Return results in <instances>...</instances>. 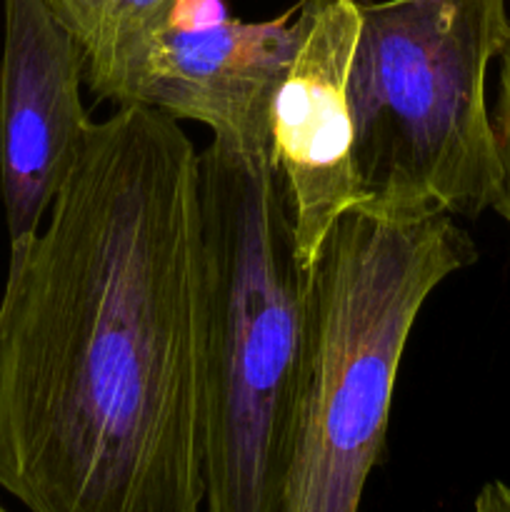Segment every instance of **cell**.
<instances>
[{
	"mask_svg": "<svg viewBox=\"0 0 510 512\" xmlns=\"http://www.w3.org/2000/svg\"><path fill=\"white\" fill-rule=\"evenodd\" d=\"M83 48L85 60L173 15L178 0H48Z\"/></svg>",
	"mask_w": 510,
	"mask_h": 512,
	"instance_id": "ba28073f",
	"label": "cell"
},
{
	"mask_svg": "<svg viewBox=\"0 0 510 512\" xmlns=\"http://www.w3.org/2000/svg\"><path fill=\"white\" fill-rule=\"evenodd\" d=\"M473 512H510V485L500 480L483 485L473 503Z\"/></svg>",
	"mask_w": 510,
	"mask_h": 512,
	"instance_id": "30bf717a",
	"label": "cell"
},
{
	"mask_svg": "<svg viewBox=\"0 0 510 512\" xmlns=\"http://www.w3.org/2000/svg\"><path fill=\"white\" fill-rule=\"evenodd\" d=\"M205 250V512H283L315 333L273 153H200Z\"/></svg>",
	"mask_w": 510,
	"mask_h": 512,
	"instance_id": "7a4b0ae2",
	"label": "cell"
},
{
	"mask_svg": "<svg viewBox=\"0 0 510 512\" xmlns=\"http://www.w3.org/2000/svg\"><path fill=\"white\" fill-rule=\"evenodd\" d=\"M45 218L0 300V490L28 512H205L193 140L118 105Z\"/></svg>",
	"mask_w": 510,
	"mask_h": 512,
	"instance_id": "6da1fadb",
	"label": "cell"
},
{
	"mask_svg": "<svg viewBox=\"0 0 510 512\" xmlns=\"http://www.w3.org/2000/svg\"><path fill=\"white\" fill-rule=\"evenodd\" d=\"M0 193L10 245L43 225L93 120L80 83L85 53L48 0H3Z\"/></svg>",
	"mask_w": 510,
	"mask_h": 512,
	"instance_id": "52a82bcc",
	"label": "cell"
},
{
	"mask_svg": "<svg viewBox=\"0 0 510 512\" xmlns=\"http://www.w3.org/2000/svg\"><path fill=\"white\" fill-rule=\"evenodd\" d=\"M0 512H10V510L3 505V500H0Z\"/></svg>",
	"mask_w": 510,
	"mask_h": 512,
	"instance_id": "8fae6325",
	"label": "cell"
},
{
	"mask_svg": "<svg viewBox=\"0 0 510 512\" xmlns=\"http://www.w3.org/2000/svg\"><path fill=\"white\" fill-rule=\"evenodd\" d=\"M295 40V5L265 23L168 18L85 60V85L98 100L203 123L230 148L273 153V103Z\"/></svg>",
	"mask_w": 510,
	"mask_h": 512,
	"instance_id": "5b68a950",
	"label": "cell"
},
{
	"mask_svg": "<svg viewBox=\"0 0 510 512\" xmlns=\"http://www.w3.org/2000/svg\"><path fill=\"white\" fill-rule=\"evenodd\" d=\"M475 260L453 215L393 220L353 208L333 225L313 265V358L283 512L360 510L415 320Z\"/></svg>",
	"mask_w": 510,
	"mask_h": 512,
	"instance_id": "277c9868",
	"label": "cell"
},
{
	"mask_svg": "<svg viewBox=\"0 0 510 512\" xmlns=\"http://www.w3.org/2000/svg\"><path fill=\"white\" fill-rule=\"evenodd\" d=\"M498 68V90H495V103L490 108L493 113L495 140H498L500 168H503V185L495 198L493 210L508 223L510 228V40L500 53Z\"/></svg>",
	"mask_w": 510,
	"mask_h": 512,
	"instance_id": "9c48e42d",
	"label": "cell"
},
{
	"mask_svg": "<svg viewBox=\"0 0 510 512\" xmlns=\"http://www.w3.org/2000/svg\"><path fill=\"white\" fill-rule=\"evenodd\" d=\"M508 40V0H360L355 208L393 220L493 208L503 168L488 73Z\"/></svg>",
	"mask_w": 510,
	"mask_h": 512,
	"instance_id": "3957f363",
	"label": "cell"
},
{
	"mask_svg": "<svg viewBox=\"0 0 510 512\" xmlns=\"http://www.w3.org/2000/svg\"><path fill=\"white\" fill-rule=\"evenodd\" d=\"M295 20L298 40L273 103V160L300 263L313 270L333 225L355 208L348 85L360 0H298Z\"/></svg>",
	"mask_w": 510,
	"mask_h": 512,
	"instance_id": "8992f818",
	"label": "cell"
}]
</instances>
